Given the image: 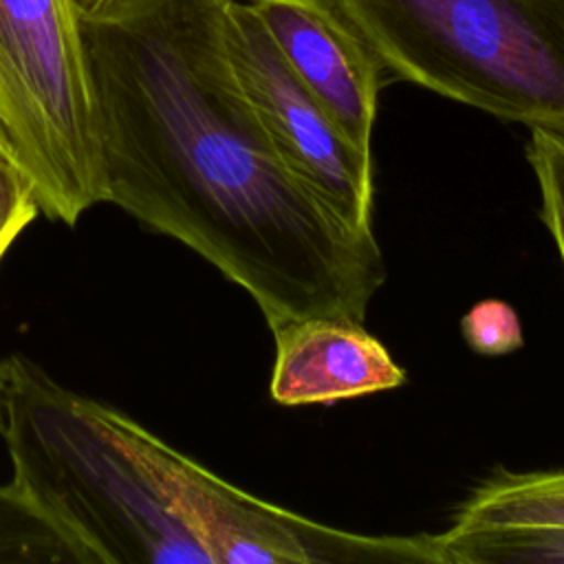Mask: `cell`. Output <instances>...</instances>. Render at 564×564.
I'll use <instances>...</instances> for the list:
<instances>
[{
  "mask_svg": "<svg viewBox=\"0 0 564 564\" xmlns=\"http://www.w3.org/2000/svg\"><path fill=\"white\" fill-rule=\"evenodd\" d=\"M234 0H130L82 22L104 203L183 242L269 330L364 322L386 280L377 236L344 225L280 159L227 51Z\"/></svg>",
  "mask_w": 564,
  "mask_h": 564,
  "instance_id": "obj_1",
  "label": "cell"
},
{
  "mask_svg": "<svg viewBox=\"0 0 564 564\" xmlns=\"http://www.w3.org/2000/svg\"><path fill=\"white\" fill-rule=\"evenodd\" d=\"M2 383H4V366L0 359V419H2Z\"/></svg>",
  "mask_w": 564,
  "mask_h": 564,
  "instance_id": "obj_16",
  "label": "cell"
},
{
  "mask_svg": "<svg viewBox=\"0 0 564 564\" xmlns=\"http://www.w3.org/2000/svg\"><path fill=\"white\" fill-rule=\"evenodd\" d=\"M245 2L339 132L372 159L383 66L357 29L330 0Z\"/></svg>",
  "mask_w": 564,
  "mask_h": 564,
  "instance_id": "obj_6",
  "label": "cell"
},
{
  "mask_svg": "<svg viewBox=\"0 0 564 564\" xmlns=\"http://www.w3.org/2000/svg\"><path fill=\"white\" fill-rule=\"evenodd\" d=\"M432 551L438 564H564V524H449Z\"/></svg>",
  "mask_w": 564,
  "mask_h": 564,
  "instance_id": "obj_9",
  "label": "cell"
},
{
  "mask_svg": "<svg viewBox=\"0 0 564 564\" xmlns=\"http://www.w3.org/2000/svg\"><path fill=\"white\" fill-rule=\"evenodd\" d=\"M2 366L0 432L13 482L95 564H212L174 509L159 436L22 355Z\"/></svg>",
  "mask_w": 564,
  "mask_h": 564,
  "instance_id": "obj_2",
  "label": "cell"
},
{
  "mask_svg": "<svg viewBox=\"0 0 564 564\" xmlns=\"http://www.w3.org/2000/svg\"><path fill=\"white\" fill-rule=\"evenodd\" d=\"M467 346L485 357L511 355L524 344L520 315L505 300L487 297L476 302L460 319Z\"/></svg>",
  "mask_w": 564,
  "mask_h": 564,
  "instance_id": "obj_12",
  "label": "cell"
},
{
  "mask_svg": "<svg viewBox=\"0 0 564 564\" xmlns=\"http://www.w3.org/2000/svg\"><path fill=\"white\" fill-rule=\"evenodd\" d=\"M452 527L564 524V467L487 474L456 507Z\"/></svg>",
  "mask_w": 564,
  "mask_h": 564,
  "instance_id": "obj_8",
  "label": "cell"
},
{
  "mask_svg": "<svg viewBox=\"0 0 564 564\" xmlns=\"http://www.w3.org/2000/svg\"><path fill=\"white\" fill-rule=\"evenodd\" d=\"M383 70L527 128L564 130V0H330Z\"/></svg>",
  "mask_w": 564,
  "mask_h": 564,
  "instance_id": "obj_3",
  "label": "cell"
},
{
  "mask_svg": "<svg viewBox=\"0 0 564 564\" xmlns=\"http://www.w3.org/2000/svg\"><path fill=\"white\" fill-rule=\"evenodd\" d=\"M269 394L280 405H333L397 390L408 375L364 322L313 315L271 330Z\"/></svg>",
  "mask_w": 564,
  "mask_h": 564,
  "instance_id": "obj_7",
  "label": "cell"
},
{
  "mask_svg": "<svg viewBox=\"0 0 564 564\" xmlns=\"http://www.w3.org/2000/svg\"><path fill=\"white\" fill-rule=\"evenodd\" d=\"M527 161L540 192V218L564 269V130L529 128Z\"/></svg>",
  "mask_w": 564,
  "mask_h": 564,
  "instance_id": "obj_11",
  "label": "cell"
},
{
  "mask_svg": "<svg viewBox=\"0 0 564 564\" xmlns=\"http://www.w3.org/2000/svg\"><path fill=\"white\" fill-rule=\"evenodd\" d=\"M0 159L2 161H9L18 167V161H15V150H13V143H11V137L7 132V126L2 121V115H0Z\"/></svg>",
  "mask_w": 564,
  "mask_h": 564,
  "instance_id": "obj_15",
  "label": "cell"
},
{
  "mask_svg": "<svg viewBox=\"0 0 564 564\" xmlns=\"http://www.w3.org/2000/svg\"><path fill=\"white\" fill-rule=\"evenodd\" d=\"M0 115L40 214L75 225L104 203L97 106L70 0H0Z\"/></svg>",
  "mask_w": 564,
  "mask_h": 564,
  "instance_id": "obj_4",
  "label": "cell"
},
{
  "mask_svg": "<svg viewBox=\"0 0 564 564\" xmlns=\"http://www.w3.org/2000/svg\"><path fill=\"white\" fill-rule=\"evenodd\" d=\"M227 51L236 79L286 167L352 231L375 236V167L295 77L242 0L227 11Z\"/></svg>",
  "mask_w": 564,
  "mask_h": 564,
  "instance_id": "obj_5",
  "label": "cell"
},
{
  "mask_svg": "<svg viewBox=\"0 0 564 564\" xmlns=\"http://www.w3.org/2000/svg\"><path fill=\"white\" fill-rule=\"evenodd\" d=\"M79 20L82 22H90L97 18H104L106 13L115 11L117 7L130 2V0H70Z\"/></svg>",
  "mask_w": 564,
  "mask_h": 564,
  "instance_id": "obj_14",
  "label": "cell"
},
{
  "mask_svg": "<svg viewBox=\"0 0 564 564\" xmlns=\"http://www.w3.org/2000/svg\"><path fill=\"white\" fill-rule=\"evenodd\" d=\"M0 564H95L13 480L0 485Z\"/></svg>",
  "mask_w": 564,
  "mask_h": 564,
  "instance_id": "obj_10",
  "label": "cell"
},
{
  "mask_svg": "<svg viewBox=\"0 0 564 564\" xmlns=\"http://www.w3.org/2000/svg\"><path fill=\"white\" fill-rule=\"evenodd\" d=\"M37 216L33 187L13 163L0 159V262Z\"/></svg>",
  "mask_w": 564,
  "mask_h": 564,
  "instance_id": "obj_13",
  "label": "cell"
}]
</instances>
